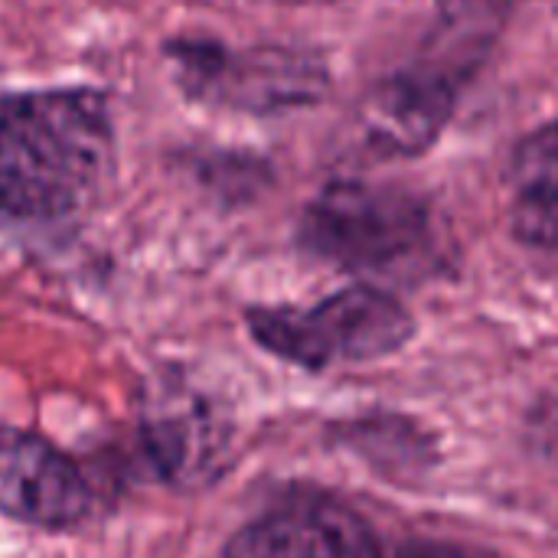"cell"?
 <instances>
[{"instance_id": "1", "label": "cell", "mask_w": 558, "mask_h": 558, "mask_svg": "<svg viewBox=\"0 0 558 558\" xmlns=\"http://www.w3.org/2000/svg\"><path fill=\"white\" fill-rule=\"evenodd\" d=\"M114 121L95 88L0 95V216L52 229L82 219L114 177Z\"/></svg>"}, {"instance_id": "2", "label": "cell", "mask_w": 558, "mask_h": 558, "mask_svg": "<svg viewBox=\"0 0 558 558\" xmlns=\"http://www.w3.org/2000/svg\"><path fill=\"white\" fill-rule=\"evenodd\" d=\"M298 245L353 275L415 278L438 262V229L428 203L373 180L327 183L298 219Z\"/></svg>"}, {"instance_id": "3", "label": "cell", "mask_w": 558, "mask_h": 558, "mask_svg": "<svg viewBox=\"0 0 558 558\" xmlns=\"http://www.w3.org/2000/svg\"><path fill=\"white\" fill-rule=\"evenodd\" d=\"M163 56L186 98L239 114H288L314 108L330 92V69L311 49L177 36L163 46Z\"/></svg>"}, {"instance_id": "4", "label": "cell", "mask_w": 558, "mask_h": 558, "mask_svg": "<svg viewBox=\"0 0 558 558\" xmlns=\"http://www.w3.org/2000/svg\"><path fill=\"white\" fill-rule=\"evenodd\" d=\"M245 320L258 347L304 369L383 360L415 337L412 311L373 284L343 288L311 307H252Z\"/></svg>"}, {"instance_id": "5", "label": "cell", "mask_w": 558, "mask_h": 558, "mask_svg": "<svg viewBox=\"0 0 558 558\" xmlns=\"http://www.w3.org/2000/svg\"><path fill=\"white\" fill-rule=\"evenodd\" d=\"M461 85L464 72L441 65H415L383 78L360 105L363 141L379 154L415 157L428 150L454 118Z\"/></svg>"}, {"instance_id": "6", "label": "cell", "mask_w": 558, "mask_h": 558, "mask_svg": "<svg viewBox=\"0 0 558 558\" xmlns=\"http://www.w3.org/2000/svg\"><path fill=\"white\" fill-rule=\"evenodd\" d=\"M88 507L92 490L59 448L36 435L0 438V513L39 530H69Z\"/></svg>"}, {"instance_id": "7", "label": "cell", "mask_w": 558, "mask_h": 558, "mask_svg": "<svg viewBox=\"0 0 558 558\" xmlns=\"http://www.w3.org/2000/svg\"><path fill=\"white\" fill-rule=\"evenodd\" d=\"M222 558H383L373 530L343 507L294 504L242 526Z\"/></svg>"}, {"instance_id": "8", "label": "cell", "mask_w": 558, "mask_h": 558, "mask_svg": "<svg viewBox=\"0 0 558 558\" xmlns=\"http://www.w3.org/2000/svg\"><path fill=\"white\" fill-rule=\"evenodd\" d=\"M144 441L163 477L193 484L216 474L226 458L229 428L203 396L170 386L144 412Z\"/></svg>"}, {"instance_id": "9", "label": "cell", "mask_w": 558, "mask_h": 558, "mask_svg": "<svg viewBox=\"0 0 558 558\" xmlns=\"http://www.w3.org/2000/svg\"><path fill=\"white\" fill-rule=\"evenodd\" d=\"M510 180L517 183V193L558 196V118L513 147Z\"/></svg>"}, {"instance_id": "10", "label": "cell", "mask_w": 558, "mask_h": 558, "mask_svg": "<svg viewBox=\"0 0 558 558\" xmlns=\"http://www.w3.org/2000/svg\"><path fill=\"white\" fill-rule=\"evenodd\" d=\"M513 232L520 242L558 255V196L520 193L513 206Z\"/></svg>"}, {"instance_id": "11", "label": "cell", "mask_w": 558, "mask_h": 558, "mask_svg": "<svg viewBox=\"0 0 558 558\" xmlns=\"http://www.w3.org/2000/svg\"><path fill=\"white\" fill-rule=\"evenodd\" d=\"M396 558H490L481 553H471L464 546H451V543H412L405 546Z\"/></svg>"}, {"instance_id": "12", "label": "cell", "mask_w": 558, "mask_h": 558, "mask_svg": "<svg viewBox=\"0 0 558 558\" xmlns=\"http://www.w3.org/2000/svg\"><path fill=\"white\" fill-rule=\"evenodd\" d=\"M271 3H337V0H271Z\"/></svg>"}]
</instances>
